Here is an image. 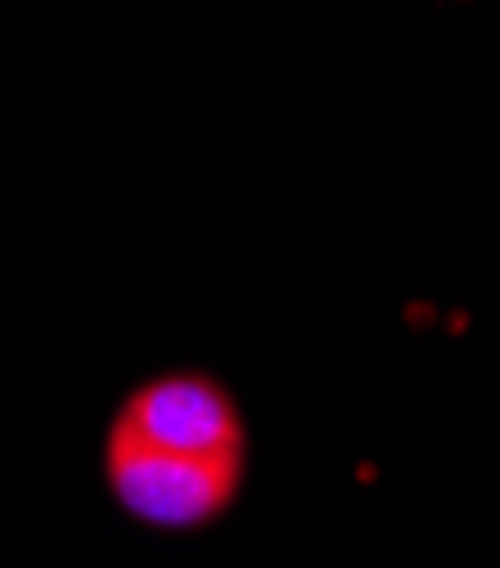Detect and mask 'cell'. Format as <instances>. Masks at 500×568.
<instances>
[{
  "label": "cell",
  "instance_id": "cell-1",
  "mask_svg": "<svg viewBox=\"0 0 500 568\" xmlns=\"http://www.w3.org/2000/svg\"><path fill=\"white\" fill-rule=\"evenodd\" d=\"M248 465L194 460L118 429L104 434V487L118 510L159 532H194L217 524L244 491Z\"/></svg>",
  "mask_w": 500,
  "mask_h": 568
},
{
  "label": "cell",
  "instance_id": "cell-2",
  "mask_svg": "<svg viewBox=\"0 0 500 568\" xmlns=\"http://www.w3.org/2000/svg\"><path fill=\"white\" fill-rule=\"evenodd\" d=\"M109 429L176 456L248 465V419L235 393L207 371H163L140 379L113 410Z\"/></svg>",
  "mask_w": 500,
  "mask_h": 568
}]
</instances>
